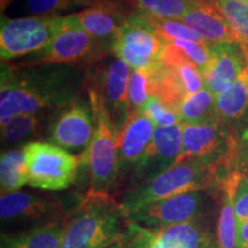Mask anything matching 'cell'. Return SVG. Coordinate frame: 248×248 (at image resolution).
Masks as SVG:
<instances>
[{
  "instance_id": "484cf974",
  "label": "cell",
  "mask_w": 248,
  "mask_h": 248,
  "mask_svg": "<svg viewBox=\"0 0 248 248\" xmlns=\"http://www.w3.org/2000/svg\"><path fill=\"white\" fill-rule=\"evenodd\" d=\"M26 184H28V176L23 148L2 151L0 157L1 194L16 192Z\"/></svg>"
},
{
  "instance_id": "f546056e",
  "label": "cell",
  "mask_w": 248,
  "mask_h": 248,
  "mask_svg": "<svg viewBox=\"0 0 248 248\" xmlns=\"http://www.w3.org/2000/svg\"><path fill=\"white\" fill-rule=\"evenodd\" d=\"M141 14V13H140ZM147 22L153 27L157 35L166 42L173 40H191L197 43H206L197 31L186 26L181 20H172V18H160L152 17L144 15Z\"/></svg>"
},
{
  "instance_id": "2e32d148",
  "label": "cell",
  "mask_w": 248,
  "mask_h": 248,
  "mask_svg": "<svg viewBox=\"0 0 248 248\" xmlns=\"http://www.w3.org/2000/svg\"><path fill=\"white\" fill-rule=\"evenodd\" d=\"M133 13L136 12L117 0H99L92 7L73 13L71 16L90 36L113 49L119 30Z\"/></svg>"
},
{
  "instance_id": "83f0119b",
  "label": "cell",
  "mask_w": 248,
  "mask_h": 248,
  "mask_svg": "<svg viewBox=\"0 0 248 248\" xmlns=\"http://www.w3.org/2000/svg\"><path fill=\"white\" fill-rule=\"evenodd\" d=\"M182 124H201L216 117L215 97L206 88L188 95L178 108Z\"/></svg>"
},
{
  "instance_id": "8992f818",
  "label": "cell",
  "mask_w": 248,
  "mask_h": 248,
  "mask_svg": "<svg viewBox=\"0 0 248 248\" xmlns=\"http://www.w3.org/2000/svg\"><path fill=\"white\" fill-rule=\"evenodd\" d=\"M111 49L77 26L71 14L63 15L61 29L40 51L13 62L17 66L35 64H90L106 57Z\"/></svg>"
},
{
  "instance_id": "7402d4cb",
  "label": "cell",
  "mask_w": 248,
  "mask_h": 248,
  "mask_svg": "<svg viewBox=\"0 0 248 248\" xmlns=\"http://www.w3.org/2000/svg\"><path fill=\"white\" fill-rule=\"evenodd\" d=\"M240 179V172L235 169L226 176L221 184L222 202L217 225L219 248H237L238 221L234 210V197Z\"/></svg>"
},
{
  "instance_id": "8d00e7d4",
  "label": "cell",
  "mask_w": 248,
  "mask_h": 248,
  "mask_svg": "<svg viewBox=\"0 0 248 248\" xmlns=\"http://www.w3.org/2000/svg\"><path fill=\"white\" fill-rule=\"evenodd\" d=\"M13 1L14 0H0V9H1V13H4L5 9L7 8Z\"/></svg>"
},
{
  "instance_id": "ba28073f",
  "label": "cell",
  "mask_w": 248,
  "mask_h": 248,
  "mask_svg": "<svg viewBox=\"0 0 248 248\" xmlns=\"http://www.w3.org/2000/svg\"><path fill=\"white\" fill-rule=\"evenodd\" d=\"M22 148L28 185L45 191H61L75 182L79 157L48 141H32Z\"/></svg>"
},
{
  "instance_id": "4dcf8cb0",
  "label": "cell",
  "mask_w": 248,
  "mask_h": 248,
  "mask_svg": "<svg viewBox=\"0 0 248 248\" xmlns=\"http://www.w3.org/2000/svg\"><path fill=\"white\" fill-rule=\"evenodd\" d=\"M128 97L131 113L141 111L151 97L150 71L132 69L129 77Z\"/></svg>"
},
{
  "instance_id": "277c9868",
  "label": "cell",
  "mask_w": 248,
  "mask_h": 248,
  "mask_svg": "<svg viewBox=\"0 0 248 248\" xmlns=\"http://www.w3.org/2000/svg\"><path fill=\"white\" fill-rule=\"evenodd\" d=\"M130 69L126 62L110 52L91 62L86 70L88 98L100 105L117 133L131 114L128 97Z\"/></svg>"
},
{
  "instance_id": "d4e9b609",
  "label": "cell",
  "mask_w": 248,
  "mask_h": 248,
  "mask_svg": "<svg viewBox=\"0 0 248 248\" xmlns=\"http://www.w3.org/2000/svg\"><path fill=\"white\" fill-rule=\"evenodd\" d=\"M212 6L228 22L248 55V0H200Z\"/></svg>"
},
{
  "instance_id": "30bf717a",
  "label": "cell",
  "mask_w": 248,
  "mask_h": 248,
  "mask_svg": "<svg viewBox=\"0 0 248 248\" xmlns=\"http://www.w3.org/2000/svg\"><path fill=\"white\" fill-rule=\"evenodd\" d=\"M166 43L144 15L136 11L121 27L111 52L126 62L131 69L152 73L162 63Z\"/></svg>"
},
{
  "instance_id": "3957f363",
  "label": "cell",
  "mask_w": 248,
  "mask_h": 248,
  "mask_svg": "<svg viewBox=\"0 0 248 248\" xmlns=\"http://www.w3.org/2000/svg\"><path fill=\"white\" fill-rule=\"evenodd\" d=\"M120 206L109 195L89 192L85 200L64 223L61 248H108L122 239Z\"/></svg>"
},
{
  "instance_id": "5b68a950",
  "label": "cell",
  "mask_w": 248,
  "mask_h": 248,
  "mask_svg": "<svg viewBox=\"0 0 248 248\" xmlns=\"http://www.w3.org/2000/svg\"><path fill=\"white\" fill-rule=\"evenodd\" d=\"M182 131L183 150L177 162L198 159L226 173L237 169L239 142L228 123L216 116L201 124H182Z\"/></svg>"
},
{
  "instance_id": "6da1fadb",
  "label": "cell",
  "mask_w": 248,
  "mask_h": 248,
  "mask_svg": "<svg viewBox=\"0 0 248 248\" xmlns=\"http://www.w3.org/2000/svg\"><path fill=\"white\" fill-rule=\"evenodd\" d=\"M88 66L1 62L0 126L16 115L60 109L78 100L85 90Z\"/></svg>"
},
{
  "instance_id": "1f68e13d",
  "label": "cell",
  "mask_w": 248,
  "mask_h": 248,
  "mask_svg": "<svg viewBox=\"0 0 248 248\" xmlns=\"http://www.w3.org/2000/svg\"><path fill=\"white\" fill-rule=\"evenodd\" d=\"M141 113H144L155 124V126H160V128H167V126L182 124L177 111L167 106L155 94H151L146 105L142 108Z\"/></svg>"
},
{
  "instance_id": "7a4b0ae2",
  "label": "cell",
  "mask_w": 248,
  "mask_h": 248,
  "mask_svg": "<svg viewBox=\"0 0 248 248\" xmlns=\"http://www.w3.org/2000/svg\"><path fill=\"white\" fill-rule=\"evenodd\" d=\"M223 181L221 171L215 167L198 159H187L175 163L146 184L129 188L122 194L119 206L123 216L128 217L155 201L185 192L207 191Z\"/></svg>"
},
{
  "instance_id": "f1b7e54d",
  "label": "cell",
  "mask_w": 248,
  "mask_h": 248,
  "mask_svg": "<svg viewBox=\"0 0 248 248\" xmlns=\"http://www.w3.org/2000/svg\"><path fill=\"white\" fill-rule=\"evenodd\" d=\"M126 2L146 16L182 20L197 0H126Z\"/></svg>"
},
{
  "instance_id": "e0dca14e",
  "label": "cell",
  "mask_w": 248,
  "mask_h": 248,
  "mask_svg": "<svg viewBox=\"0 0 248 248\" xmlns=\"http://www.w3.org/2000/svg\"><path fill=\"white\" fill-rule=\"evenodd\" d=\"M210 59L202 74L204 88L217 97L239 77L248 66V55L239 43L212 45Z\"/></svg>"
},
{
  "instance_id": "836d02e7",
  "label": "cell",
  "mask_w": 248,
  "mask_h": 248,
  "mask_svg": "<svg viewBox=\"0 0 248 248\" xmlns=\"http://www.w3.org/2000/svg\"><path fill=\"white\" fill-rule=\"evenodd\" d=\"M234 210L238 224L248 219V181L241 177L234 197Z\"/></svg>"
},
{
  "instance_id": "ffe728a7",
  "label": "cell",
  "mask_w": 248,
  "mask_h": 248,
  "mask_svg": "<svg viewBox=\"0 0 248 248\" xmlns=\"http://www.w3.org/2000/svg\"><path fill=\"white\" fill-rule=\"evenodd\" d=\"M181 21L197 31L208 46L237 42L234 32L221 14L200 0H197Z\"/></svg>"
},
{
  "instance_id": "4fadbf2b",
  "label": "cell",
  "mask_w": 248,
  "mask_h": 248,
  "mask_svg": "<svg viewBox=\"0 0 248 248\" xmlns=\"http://www.w3.org/2000/svg\"><path fill=\"white\" fill-rule=\"evenodd\" d=\"M206 191H192L155 201L125 217L148 229L192 222L204 212Z\"/></svg>"
},
{
  "instance_id": "603a6c76",
  "label": "cell",
  "mask_w": 248,
  "mask_h": 248,
  "mask_svg": "<svg viewBox=\"0 0 248 248\" xmlns=\"http://www.w3.org/2000/svg\"><path fill=\"white\" fill-rule=\"evenodd\" d=\"M64 230V223L54 221L17 234H2L1 248H61Z\"/></svg>"
},
{
  "instance_id": "74e56055",
  "label": "cell",
  "mask_w": 248,
  "mask_h": 248,
  "mask_svg": "<svg viewBox=\"0 0 248 248\" xmlns=\"http://www.w3.org/2000/svg\"><path fill=\"white\" fill-rule=\"evenodd\" d=\"M108 248H126V247H125V245L122 243V240H120L114 245H111V246H109Z\"/></svg>"
},
{
  "instance_id": "9c48e42d",
  "label": "cell",
  "mask_w": 248,
  "mask_h": 248,
  "mask_svg": "<svg viewBox=\"0 0 248 248\" xmlns=\"http://www.w3.org/2000/svg\"><path fill=\"white\" fill-rule=\"evenodd\" d=\"M63 23V16H1V62L20 60L48 45Z\"/></svg>"
},
{
  "instance_id": "5bb4252c",
  "label": "cell",
  "mask_w": 248,
  "mask_h": 248,
  "mask_svg": "<svg viewBox=\"0 0 248 248\" xmlns=\"http://www.w3.org/2000/svg\"><path fill=\"white\" fill-rule=\"evenodd\" d=\"M150 77L151 94L157 95L177 113L188 95L204 88L202 74L187 60L172 64L162 62L160 67L150 73Z\"/></svg>"
},
{
  "instance_id": "9a60e30c",
  "label": "cell",
  "mask_w": 248,
  "mask_h": 248,
  "mask_svg": "<svg viewBox=\"0 0 248 248\" xmlns=\"http://www.w3.org/2000/svg\"><path fill=\"white\" fill-rule=\"evenodd\" d=\"M183 150L182 124L155 128L153 138L131 175L132 185L146 184L178 161ZM132 188V187H131Z\"/></svg>"
},
{
  "instance_id": "4316f807",
  "label": "cell",
  "mask_w": 248,
  "mask_h": 248,
  "mask_svg": "<svg viewBox=\"0 0 248 248\" xmlns=\"http://www.w3.org/2000/svg\"><path fill=\"white\" fill-rule=\"evenodd\" d=\"M99 0H23L21 13L27 16H63L94 6ZM79 12V11H78Z\"/></svg>"
},
{
  "instance_id": "ac0fdd59",
  "label": "cell",
  "mask_w": 248,
  "mask_h": 248,
  "mask_svg": "<svg viewBox=\"0 0 248 248\" xmlns=\"http://www.w3.org/2000/svg\"><path fill=\"white\" fill-rule=\"evenodd\" d=\"M155 124L141 111L130 114L129 119L117 133L119 178L132 175L153 138Z\"/></svg>"
},
{
  "instance_id": "e575fe53",
  "label": "cell",
  "mask_w": 248,
  "mask_h": 248,
  "mask_svg": "<svg viewBox=\"0 0 248 248\" xmlns=\"http://www.w3.org/2000/svg\"><path fill=\"white\" fill-rule=\"evenodd\" d=\"M245 144L246 145H243V146L239 145L237 170L240 172L241 177L248 181V142H245Z\"/></svg>"
},
{
  "instance_id": "cb8c5ba5",
  "label": "cell",
  "mask_w": 248,
  "mask_h": 248,
  "mask_svg": "<svg viewBox=\"0 0 248 248\" xmlns=\"http://www.w3.org/2000/svg\"><path fill=\"white\" fill-rule=\"evenodd\" d=\"M248 108V66L237 79L215 98L216 115L224 123L240 120Z\"/></svg>"
},
{
  "instance_id": "d6986e66",
  "label": "cell",
  "mask_w": 248,
  "mask_h": 248,
  "mask_svg": "<svg viewBox=\"0 0 248 248\" xmlns=\"http://www.w3.org/2000/svg\"><path fill=\"white\" fill-rule=\"evenodd\" d=\"M58 204L28 192H12L0 197V218L4 224H28L47 218L58 212Z\"/></svg>"
},
{
  "instance_id": "d6a6232c",
  "label": "cell",
  "mask_w": 248,
  "mask_h": 248,
  "mask_svg": "<svg viewBox=\"0 0 248 248\" xmlns=\"http://www.w3.org/2000/svg\"><path fill=\"white\" fill-rule=\"evenodd\" d=\"M173 44L186 59L193 63L201 74L204 73L210 59V48L207 43H197L191 40H173Z\"/></svg>"
},
{
  "instance_id": "7c38bea8",
  "label": "cell",
  "mask_w": 248,
  "mask_h": 248,
  "mask_svg": "<svg viewBox=\"0 0 248 248\" xmlns=\"http://www.w3.org/2000/svg\"><path fill=\"white\" fill-rule=\"evenodd\" d=\"M121 240L126 248H210L208 235L195 221L148 229L126 219Z\"/></svg>"
},
{
  "instance_id": "d590c367",
  "label": "cell",
  "mask_w": 248,
  "mask_h": 248,
  "mask_svg": "<svg viewBox=\"0 0 248 248\" xmlns=\"http://www.w3.org/2000/svg\"><path fill=\"white\" fill-rule=\"evenodd\" d=\"M237 248H248V219L238 224Z\"/></svg>"
},
{
  "instance_id": "8fae6325",
  "label": "cell",
  "mask_w": 248,
  "mask_h": 248,
  "mask_svg": "<svg viewBox=\"0 0 248 248\" xmlns=\"http://www.w3.org/2000/svg\"><path fill=\"white\" fill-rule=\"evenodd\" d=\"M95 131L89 99L80 97L73 104L55 109L49 121L45 139L68 152L84 153Z\"/></svg>"
},
{
  "instance_id": "44dd1931",
  "label": "cell",
  "mask_w": 248,
  "mask_h": 248,
  "mask_svg": "<svg viewBox=\"0 0 248 248\" xmlns=\"http://www.w3.org/2000/svg\"><path fill=\"white\" fill-rule=\"evenodd\" d=\"M53 111L43 110L38 113L21 114L14 116L4 126H0L2 151L22 148L29 142L38 141V138L45 137Z\"/></svg>"
},
{
  "instance_id": "52a82bcc",
  "label": "cell",
  "mask_w": 248,
  "mask_h": 248,
  "mask_svg": "<svg viewBox=\"0 0 248 248\" xmlns=\"http://www.w3.org/2000/svg\"><path fill=\"white\" fill-rule=\"evenodd\" d=\"M89 101L94 116L95 131L89 147L80 155V164L85 163L89 168V192L109 195L120 176L117 132L100 105L91 99Z\"/></svg>"
}]
</instances>
